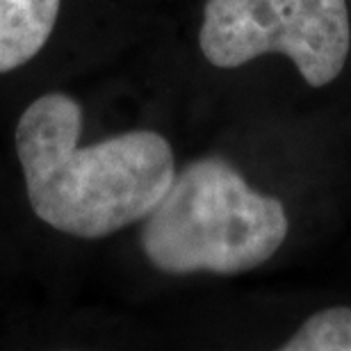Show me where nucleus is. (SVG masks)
Here are the masks:
<instances>
[{"mask_svg":"<svg viewBox=\"0 0 351 351\" xmlns=\"http://www.w3.org/2000/svg\"><path fill=\"white\" fill-rule=\"evenodd\" d=\"M283 351H351V306H333L308 317Z\"/></svg>","mask_w":351,"mask_h":351,"instance_id":"nucleus-5","label":"nucleus"},{"mask_svg":"<svg viewBox=\"0 0 351 351\" xmlns=\"http://www.w3.org/2000/svg\"><path fill=\"white\" fill-rule=\"evenodd\" d=\"M82 110L62 91L37 98L19 119L16 153L34 215L62 233L105 237L146 219L167 194L173 151L153 130H132L80 149Z\"/></svg>","mask_w":351,"mask_h":351,"instance_id":"nucleus-1","label":"nucleus"},{"mask_svg":"<svg viewBox=\"0 0 351 351\" xmlns=\"http://www.w3.org/2000/svg\"><path fill=\"white\" fill-rule=\"evenodd\" d=\"M60 0H0V73L27 64L53 32Z\"/></svg>","mask_w":351,"mask_h":351,"instance_id":"nucleus-4","label":"nucleus"},{"mask_svg":"<svg viewBox=\"0 0 351 351\" xmlns=\"http://www.w3.org/2000/svg\"><path fill=\"white\" fill-rule=\"evenodd\" d=\"M283 203L249 187L226 160H196L173 176L146 217L142 247L167 274H242L265 265L285 242Z\"/></svg>","mask_w":351,"mask_h":351,"instance_id":"nucleus-2","label":"nucleus"},{"mask_svg":"<svg viewBox=\"0 0 351 351\" xmlns=\"http://www.w3.org/2000/svg\"><path fill=\"white\" fill-rule=\"evenodd\" d=\"M199 44L219 69L287 55L308 85L326 87L349 58L347 0H208Z\"/></svg>","mask_w":351,"mask_h":351,"instance_id":"nucleus-3","label":"nucleus"}]
</instances>
